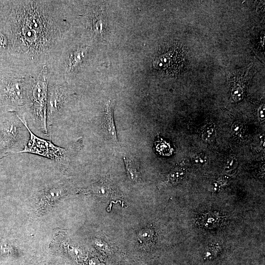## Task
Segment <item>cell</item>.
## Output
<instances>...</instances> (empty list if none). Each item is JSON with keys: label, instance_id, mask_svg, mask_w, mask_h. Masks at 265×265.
Instances as JSON below:
<instances>
[{"label": "cell", "instance_id": "obj_12", "mask_svg": "<svg viewBox=\"0 0 265 265\" xmlns=\"http://www.w3.org/2000/svg\"><path fill=\"white\" fill-rule=\"evenodd\" d=\"M137 239L140 243L144 246L151 245L155 240V232L150 228L143 229L138 233Z\"/></svg>", "mask_w": 265, "mask_h": 265}, {"label": "cell", "instance_id": "obj_10", "mask_svg": "<svg viewBox=\"0 0 265 265\" xmlns=\"http://www.w3.org/2000/svg\"><path fill=\"white\" fill-rule=\"evenodd\" d=\"M124 161L127 176L132 182H138L141 179V172L136 160L131 156L124 155Z\"/></svg>", "mask_w": 265, "mask_h": 265}, {"label": "cell", "instance_id": "obj_5", "mask_svg": "<svg viewBox=\"0 0 265 265\" xmlns=\"http://www.w3.org/2000/svg\"><path fill=\"white\" fill-rule=\"evenodd\" d=\"M19 117L29 132V139L20 153L36 155L56 162L67 160L69 151L66 149L53 143L50 139L47 140L37 136L29 128L26 118Z\"/></svg>", "mask_w": 265, "mask_h": 265}, {"label": "cell", "instance_id": "obj_8", "mask_svg": "<svg viewBox=\"0 0 265 265\" xmlns=\"http://www.w3.org/2000/svg\"><path fill=\"white\" fill-rule=\"evenodd\" d=\"M114 105V103L110 100H108L105 103L101 127L109 140L117 144L118 140L113 117Z\"/></svg>", "mask_w": 265, "mask_h": 265}, {"label": "cell", "instance_id": "obj_18", "mask_svg": "<svg viewBox=\"0 0 265 265\" xmlns=\"http://www.w3.org/2000/svg\"><path fill=\"white\" fill-rule=\"evenodd\" d=\"M8 46V40L6 35L0 33V50L5 49Z\"/></svg>", "mask_w": 265, "mask_h": 265}, {"label": "cell", "instance_id": "obj_17", "mask_svg": "<svg viewBox=\"0 0 265 265\" xmlns=\"http://www.w3.org/2000/svg\"><path fill=\"white\" fill-rule=\"evenodd\" d=\"M238 164V160L234 156H230L226 160L225 168L227 171L232 170L236 168Z\"/></svg>", "mask_w": 265, "mask_h": 265}, {"label": "cell", "instance_id": "obj_20", "mask_svg": "<svg viewBox=\"0 0 265 265\" xmlns=\"http://www.w3.org/2000/svg\"><path fill=\"white\" fill-rule=\"evenodd\" d=\"M3 114H2V113H0V120H1V119L2 118V117L3 116Z\"/></svg>", "mask_w": 265, "mask_h": 265}, {"label": "cell", "instance_id": "obj_15", "mask_svg": "<svg viewBox=\"0 0 265 265\" xmlns=\"http://www.w3.org/2000/svg\"><path fill=\"white\" fill-rule=\"evenodd\" d=\"M244 125L240 121H236L231 127V131L234 135L238 137H243L245 132Z\"/></svg>", "mask_w": 265, "mask_h": 265}, {"label": "cell", "instance_id": "obj_1", "mask_svg": "<svg viewBox=\"0 0 265 265\" xmlns=\"http://www.w3.org/2000/svg\"><path fill=\"white\" fill-rule=\"evenodd\" d=\"M10 44L20 77L37 75L48 56L68 32L66 1H13Z\"/></svg>", "mask_w": 265, "mask_h": 265}, {"label": "cell", "instance_id": "obj_13", "mask_svg": "<svg viewBox=\"0 0 265 265\" xmlns=\"http://www.w3.org/2000/svg\"><path fill=\"white\" fill-rule=\"evenodd\" d=\"M185 175V169L182 167H177L173 169L167 176V183L173 185L179 182Z\"/></svg>", "mask_w": 265, "mask_h": 265}, {"label": "cell", "instance_id": "obj_9", "mask_svg": "<svg viewBox=\"0 0 265 265\" xmlns=\"http://www.w3.org/2000/svg\"><path fill=\"white\" fill-rule=\"evenodd\" d=\"M90 28L95 36L102 37L106 29V20L104 11L100 7H95L90 12Z\"/></svg>", "mask_w": 265, "mask_h": 265}, {"label": "cell", "instance_id": "obj_14", "mask_svg": "<svg viewBox=\"0 0 265 265\" xmlns=\"http://www.w3.org/2000/svg\"><path fill=\"white\" fill-rule=\"evenodd\" d=\"M216 131L215 125L212 123L206 124L203 128L202 133V139L206 142L212 141L216 136Z\"/></svg>", "mask_w": 265, "mask_h": 265}, {"label": "cell", "instance_id": "obj_16", "mask_svg": "<svg viewBox=\"0 0 265 265\" xmlns=\"http://www.w3.org/2000/svg\"><path fill=\"white\" fill-rule=\"evenodd\" d=\"M208 161V160L207 156L203 153H199L196 155L192 159L193 164L200 166L206 165Z\"/></svg>", "mask_w": 265, "mask_h": 265}, {"label": "cell", "instance_id": "obj_3", "mask_svg": "<svg viewBox=\"0 0 265 265\" xmlns=\"http://www.w3.org/2000/svg\"><path fill=\"white\" fill-rule=\"evenodd\" d=\"M28 131L15 112L3 115L0 120V156L7 152L20 153L29 138Z\"/></svg>", "mask_w": 265, "mask_h": 265}, {"label": "cell", "instance_id": "obj_2", "mask_svg": "<svg viewBox=\"0 0 265 265\" xmlns=\"http://www.w3.org/2000/svg\"><path fill=\"white\" fill-rule=\"evenodd\" d=\"M48 83L45 65L39 73L30 78L24 112L34 127L46 135L48 132L47 124Z\"/></svg>", "mask_w": 265, "mask_h": 265}, {"label": "cell", "instance_id": "obj_11", "mask_svg": "<svg viewBox=\"0 0 265 265\" xmlns=\"http://www.w3.org/2000/svg\"><path fill=\"white\" fill-rule=\"evenodd\" d=\"M93 194L100 197L111 195L114 191L113 185L107 181H100L93 185L89 188Z\"/></svg>", "mask_w": 265, "mask_h": 265}, {"label": "cell", "instance_id": "obj_4", "mask_svg": "<svg viewBox=\"0 0 265 265\" xmlns=\"http://www.w3.org/2000/svg\"><path fill=\"white\" fill-rule=\"evenodd\" d=\"M30 77H11L0 87V105L24 116Z\"/></svg>", "mask_w": 265, "mask_h": 265}, {"label": "cell", "instance_id": "obj_7", "mask_svg": "<svg viewBox=\"0 0 265 265\" xmlns=\"http://www.w3.org/2000/svg\"><path fill=\"white\" fill-rule=\"evenodd\" d=\"M159 54L154 62L155 67L166 73L176 74L183 66L185 54L179 47H171Z\"/></svg>", "mask_w": 265, "mask_h": 265}, {"label": "cell", "instance_id": "obj_6", "mask_svg": "<svg viewBox=\"0 0 265 265\" xmlns=\"http://www.w3.org/2000/svg\"><path fill=\"white\" fill-rule=\"evenodd\" d=\"M65 83L49 81L47 103V127H51L61 118L74 96Z\"/></svg>", "mask_w": 265, "mask_h": 265}, {"label": "cell", "instance_id": "obj_19", "mask_svg": "<svg viewBox=\"0 0 265 265\" xmlns=\"http://www.w3.org/2000/svg\"><path fill=\"white\" fill-rule=\"evenodd\" d=\"M265 110V105H262L258 110V117L260 121H264L265 120V117H264V112Z\"/></svg>", "mask_w": 265, "mask_h": 265}]
</instances>
